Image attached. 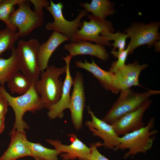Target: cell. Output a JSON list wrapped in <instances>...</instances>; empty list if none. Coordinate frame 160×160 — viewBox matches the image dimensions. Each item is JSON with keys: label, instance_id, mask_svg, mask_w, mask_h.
Segmentation results:
<instances>
[{"label": "cell", "instance_id": "obj_1", "mask_svg": "<svg viewBox=\"0 0 160 160\" xmlns=\"http://www.w3.org/2000/svg\"><path fill=\"white\" fill-rule=\"evenodd\" d=\"M66 71L65 65L59 68L52 65H48L41 73L39 79L34 85L41 98L44 108L49 110L60 99L63 82L59 78L65 73Z\"/></svg>", "mask_w": 160, "mask_h": 160}, {"label": "cell", "instance_id": "obj_2", "mask_svg": "<svg viewBox=\"0 0 160 160\" xmlns=\"http://www.w3.org/2000/svg\"><path fill=\"white\" fill-rule=\"evenodd\" d=\"M0 93L5 98L8 105L14 111L15 120L13 129L18 131L24 132L28 128L23 119L25 112L30 111L34 113L44 108L34 84L27 92L19 96H11L5 89L4 85L0 86Z\"/></svg>", "mask_w": 160, "mask_h": 160}, {"label": "cell", "instance_id": "obj_3", "mask_svg": "<svg viewBox=\"0 0 160 160\" xmlns=\"http://www.w3.org/2000/svg\"><path fill=\"white\" fill-rule=\"evenodd\" d=\"M155 121L152 117L143 127L119 137V144L115 151L129 149L124 156L125 159L139 153H145L152 148L156 138L155 135L158 133L157 130L153 129Z\"/></svg>", "mask_w": 160, "mask_h": 160}, {"label": "cell", "instance_id": "obj_4", "mask_svg": "<svg viewBox=\"0 0 160 160\" xmlns=\"http://www.w3.org/2000/svg\"><path fill=\"white\" fill-rule=\"evenodd\" d=\"M120 91L119 98L102 119L111 125L124 115L138 109L151 96L160 93L159 91L151 89L140 93L135 92L130 88Z\"/></svg>", "mask_w": 160, "mask_h": 160}, {"label": "cell", "instance_id": "obj_5", "mask_svg": "<svg viewBox=\"0 0 160 160\" xmlns=\"http://www.w3.org/2000/svg\"><path fill=\"white\" fill-rule=\"evenodd\" d=\"M87 16L89 21H82L81 27L74 35L71 42L86 41L110 47L109 35L113 31L111 23L92 15L88 14Z\"/></svg>", "mask_w": 160, "mask_h": 160}, {"label": "cell", "instance_id": "obj_6", "mask_svg": "<svg viewBox=\"0 0 160 160\" xmlns=\"http://www.w3.org/2000/svg\"><path fill=\"white\" fill-rule=\"evenodd\" d=\"M40 44L32 39L19 40L16 48L20 70L34 84L39 79L41 72L38 63V55Z\"/></svg>", "mask_w": 160, "mask_h": 160}, {"label": "cell", "instance_id": "obj_7", "mask_svg": "<svg viewBox=\"0 0 160 160\" xmlns=\"http://www.w3.org/2000/svg\"><path fill=\"white\" fill-rule=\"evenodd\" d=\"M49 6L46 8L52 15L54 21L48 23L46 25L47 31H56L65 36L71 42L73 37L82 26L81 19L87 16L88 12L85 10H80L77 17L72 21H68L64 17L62 9L64 6L61 2L54 3L50 0Z\"/></svg>", "mask_w": 160, "mask_h": 160}, {"label": "cell", "instance_id": "obj_8", "mask_svg": "<svg viewBox=\"0 0 160 160\" xmlns=\"http://www.w3.org/2000/svg\"><path fill=\"white\" fill-rule=\"evenodd\" d=\"M30 2L29 0H22L17 4L18 8L15 9L9 17L11 24L18 29L19 37L27 36L43 23L44 15L32 10Z\"/></svg>", "mask_w": 160, "mask_h": 160}, {"label": "cell", "instance_id": "obj_9", "mask_svg": "<svg viewBox=\"0 0 160 160\" xmlns=\"http://www.w3.org/2000/svg\"><path fill=\"white\" fill-rule=\"evenodd\" d=\"M160 26L158 22H153L147 24L135 23L126 30L128 38L130 40L127 47L129 49V54L139 46L148 44L151 47L160 40L158 30Z\"/></svg>", "mask_w": 160, "mask_h": 160}, {"label": "cell", "instance_id": "obj_10", "mask_svg": "<svg viewBox=\"0 0 160 160\" xmlns=\"http://www.w3.org/2000/svg\"><path fill=\"white\" fill-rule=\"evenodd\" d=\"M82 74L77 71L73 79V88L71 97L69 109L72 123L77 130L82 126L83 114L86 98Z\"/></svg>", "mask_w": 160, "mask_h": 160}, {"label": "cell", "instance_id": "obj_11", "mask_svg": "<svg viewBox=\"0 0 160 160\" xmlns=\"http://www.w3.org/2000/svg\"><path fill=\"white\" fill-rule=\"evenodd\" d=\"M148 66L146 64L140 65L137 60L120 68L111 66L109 71L114 73V86L118 93L132 86L142 87L139 83V77L141 71Z\"/></svg>", "mask_w": 160, "mask_h": 160}, {"label": "cell", "instance_id": "obj_12", "mask_svg": "<svg viewBox=\"0 0 160 160\" xmlns=\"http://www.w3.org/2000/svg\"><path fill=\"white\" fill-rule=\"evenodd\" d=\"M87 108L91 120L86 121L85 125L94 136L99 137L103 140V146L105 148L115 150L119 144L118 140L119 136L115 132L112 126L97 118L89 106Z\"/></svg>", "mask_w": 160, "mask_h": 160}, {"label": "cell", "instance_id": "obj_13", "mask_svg": "<svg viewBox=\"0 0 160 160\" xmlns=\"http://www.w3.org/2000/svg\"><path fill=\"white\" fill-rule=\"evenodd\" d=\"M71 143L68 145L62 143L59 140L47 139L46 141L60 152V156L64 160H74L77 158L83 160L89 155L90 147H87L79 140L74 133L69 134Z\"/></svg>", "mask_w": 160, "mask_h": 160}, {"label": "cell", "instance_id": "obj_14", "mask_svg": "<svg viewBox=\"0 0 160 160\" xmlns=\"http://www.w3.org/2000/svg\"><path fill=\"white\" fill-rule=\"evenodd\" d=\"M152 102L148 99L138 109L124 115L111 124L117 134L124 135L144 127L143 117Z\"/></svg>", "mask_w": 160, "mask_h": 160}, {"label": "cell", "instance_id": "obj_15", "mask_svg": "<svg viewBox=\"0 0 160 160\" xmlns=\"http://www.w3.org/2000/svg\"><path fill=\"white\" fill-rule=\"evenodd\" d=\"M72 58L69 55L63 57L66 64V76L63 82L60 99L51 107L47 113L48 117L51 119L57 118H62L64 116V111L66 109H69L71 97L70 91L73 82V79L71 76L70 69V64Z\"/></svg>", "mask_w": 160, "mask_h": 160}, {"label": "cell", "instance_id": "obj_16", "mask_svg": "<svg viewBox=\"0 0 160 160\" xmlns=\"http://www.w3.org/2000/svg\"><path fill=\"white\" fill-rule=\"evenodd\" d=\"M9 146L0 158V160H15L20 157L31 156L25 132L13 129L11 132Z\"/></svg>", "mask_w": 160, "mask_h": 160}, {"label": "cell", "instance_id": "obj_17", "mask_svg": "<svg viewBox=\"0 0 160 160\" xmlns=\"http://www.w3.org/2000/svg\"><path fill=\"white\" fill-rule=\"evenodd\" d=\"M64 49L68 52L69 55L73 57L80 55H88L96 57L103 61H106L108 55L104 46L92 43L86 41L71 42L65 44Z\"/></svg>", "mask_w": 160, "mask_h": 160}, {"label": "cell", "instance_id": "obj_18", "mask_svg": "<svg viewBox=\"0 0 160 160\" xmlns=\"http://www.w3.org/2000/svg\"><path fill=\"white\" fill-rule=\"evenodd\" d=\"M77 67L85 69L91 73L99 81L100 84L106 90L111 91L115 94L118 93L114 86V73L105 71L98 66L92 58L91 63L85 59L84 62L77 60L75 62Z\"/></svg>", "mask_w": 160, "mask_h": 160}, {"label": "cell", "instance_id": "obj_19", "mask_svg": "<svg viewBox=\"0 0 160 160\" xmlns=\"http://www.w3.org/2000/svg\"><path fill=\"white\" fill-rule=\"evenodd\" d=\"M68 40L62 34L54 31L46 41L40 44L38 55V63L41 73L48 66L49 59L55 50L62 43Z\"/></svg>", "mask_w": 160, "mask_h": 160}, {"label": "cell", "instance_id": "obj_20", "mask_svg": "<svg viewBox=\"0 0 160 160\" xmlns=\"http://www.w3.org/2000/svg\"><path fill=\"white\" fill-rule=\"evenodd\" d=\"M86 11L100 19H105L106 17L114 13L113 4L108 0H92L88 2L79 3Z\"/></svg>", "mask_w": 160, "mask_h": 160}, {"label": "cell", "instance_id": "obj_21", "mask_svg": "<svg viewBox=\"0 0 160 160\" xmlns=\"http://www.w3.org/2000/svg\"><path fill=\"white\" fill-rule=\"evenodd\" d=\"M12 54L8 58L0 57V86L4 85L12 75L20 70L16 48L12 49Z\"/></svg>", "mask_w": 160, "mask_h": 160}, {"label": "cell", "instance_id": "obj_22", "mask_svg": "<svg viewBox=\"0 0 160 160\" xmlns=\"http://www.w3.org/2000/svg\"><path fill=\"white\" fill-rule=\"evenodd\" d=\"M7 82L12 93H16L20 95L27 92L33 84L26 76L19 71L14 73Z\"/></svg>", "mask_w": 160, "mask_h": 160}, {"label": "cell", "instance_id": "obj_23", "mask_svg": "<svg viewBox=\"0 0 160 160\" xmlns=\"http://www.w3.org/2000/svg\"><path fill=\"white\" fill-rule=\"evenodd\" d=\"M31 156L36 160H58L57 156L61 152L56 149L47 148L39 143L28 141Z\"/></svg>", "mask_w": 160, "mask_h": 160}, {"label": "cell", "instance_id": "obj_24", "mask_svg": "<svg viewBox=\"0 0 160 160\" xmlns=\"http://www.w3.org/2000/svg\"><path fill=\"white\" fill-rule=\"evenodd\" d=\"M19 37L17 31L7 27L0 29V55L5 51L14 48V44Z\"/></svg>", "mask_w": 160, "mask_h": 160}, {"label": "cell", "instance_id": "obj_25", "mask_svg": "<svg viewBox=\"0 0 160 160\" xmlns=\"http://www.w3.org/2000/svg\"><path fill=\"white\" fill-rule=\"evenodd\" d=\"M22 0H2L0 2V20L3 21L7 27L17 31V28L10 23L9 16L15 9V6L17 5Z\"/></svg>", "mask_w": 160, "mask_h": 160}, {"label": "cell", "instance_id": "obj_26", "mask_svg": "<svg viewBox=\"0 0 160 160\" xmlns=\"http://www.w3.org/2000/svg\"><path fill=\"white\" fill-rule=\"evenodd\" d=\"M109 38L111 40L114 41V42L111 44L113 47V49H118V51H121L125 49L126 39L128 38L126 33L119 32L115 33H111Z\"/></svg>", "mask_w": 160, "mask_h": 160}, {"label": "cell", "instance_id": "obj_27", "mask_svg": "<svg viewBox=\"0 0 160 160\" xmlns=\"http://www.w3.org/2000/svg\"><path fill=\"white\" fill-rule=\"evenodd\" d=\"M129 48L128 47L126 49L121 51L112 49L111 53L115 57H117L118 59L116 61L112 63L111 66L116 68H120L125 65L127 55L129 54Z\"/></svg>", "mask_w": 160, "mask_h": 160}, {"label": "cell", "instance_id": "obj_28", "mask_svg": "<svg viewBox=\"0 0 160 160\" xmlns=\"http://www.w3.org/2000/svg\"><path fill=\"white\" fill-rule=\"evenodd\" d=\"M90 146V154L87 158L83 160H110L101 154L97 149L98 147L103 146L102 143L100 142H97L91 143Z\"/></svg>", "mask_w": 160, "mask_h": 160}, {"label": "cell", "instance_id": "obj_29", "mask_svg": "<svg viewBox=\"0 0 160 160\" xmlns=\"http://www.w3.org/2000/svg\"><path fill=\"white\" fill-rule=\"evenodd\" d=\"M34 6V11L41 15H44L43 8L49 6L50 2L47 0H30Z\"/></svg>", "mask_w": 160, "mask_h": 160}, {"label": "cell", "instance_id": "obj_30", "mask_svg": "<svg viewBox=\"0 0 160 160\" xmlns=\"http://www.w3.org/2000/svg\"><path fill=\"white\" fill-rule=\"evenodd\" d=\"M8 105L7 100L0 93V117H5Z\"/></svg>", "mask_w": 160, "mask_h": 160}, {"label": "cell", "instance_id": "obj_31", "mask_svg": "<svg viewBox=\"0 0 160 160\" xmlns=\"http://www.w3.org/2000/svg\"><path fill=\"white\" fill-rule=\"evenodd\" d=\"M5 117H0V134L4 131V127Z\"/></svg>", "mask_w": 160, "mask_h": 160}, {"label": "cell", "instance_id": "obj_32", "mask_svg": "<svg viewBox=\"0 0 160 160\" xmlns=\"http://www.w3.org/2000/svg\"><path fill=\"white\" fill-rule=\"evenodd\" d=\"M2 0H0V2Z\"/></svg>", "mask_w": 160, "mask_h": 160}, {"label": "cell", "instance_id": "obj_33", "mask_svg": "<svg viewBox=\"0 0 160 160\" xmlns=\"http://www.w3.org/2000/svg\"></svg>", "mask_w": 160, "mask_h": 160}]
</instances>
